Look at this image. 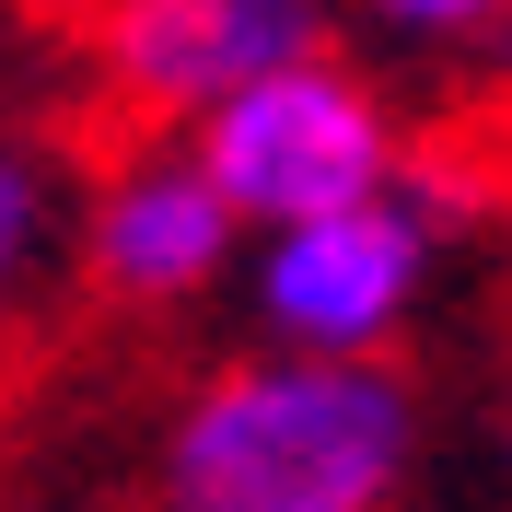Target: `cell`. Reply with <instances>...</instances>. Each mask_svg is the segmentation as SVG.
<instances>
[{"label":"cell","instance_id":"2","mask_svg":"<svg viewBox=\"0 0 512 512\" xmlns=\"http://www.w3.org/2000/svg\"><path fill=\"white\" fill-rule=\"evenodd\" d=\"M443 198L419 187V175H384V187L338 198V210H303V222H268L245 233V303H256V338H280V350H396L443 280Z\"/></svg>","mask_w":512,"mask_h":512},{"label":"cell","instance_id":"1","mask_svg":"<svg viewBox=\"0 0 512 512\" xmlns=\"http://www.w3.org/2000/svg\"><path fill=\"white\" fill-rule=\"evenodd\" d=\"M419 384L396 350H245L163 408L152 512H396L419 478Z\"/></svg>","mask_w":512,"mask_h":512},{"label":"cell","instance_id":"4","mask_svg":"<svg viewBox=\"0 0 512 512\" xmlns=\"http://www.w3.org/2000/svg\"><path fill=\"white\" fill-rule=\"evenodd\" d=\"M70 268L105 315H187L245 268V210L210 187V163L175 140H140L82 187L70 210Z\"/></svg>","mask_w":512,"mask_h":512},{"label":"cell","instance_id":"6","mask_svg":"<svg viewBox=\"0 0 512 512\" xmlns=\"http://www.w3.org/2000/svg\"><path fill=\"white\" fill-rule=\"evenodd\" d=\"M59 245H70V175L24 128H0V315L59 268Z\"/></svg>","mask_w":512,"mask_h":512},{"label":"cell","instance_id":"7","mask_svg":"<svg viewBox=\"0 0 512 512\" xmlns=\"http://www.w3.org/2000/svg\"><path fill=\"white\" fill-rule=\"evenodd\" d=\"M384 35H408V47H489L512 35V0H361Z\"/></svg>","mask_w":512,"mask_h":512},{"label":"cell","instance_id":"8","mask_svg":"<svg viewBox=\"0 0 512 512\" xmlns=\"http://www.w3.org/2000/svg\"><path fill=\"white\" fill-rule=\"evenodd\" d=\"M501 478H512V396H501Z\"/></svg>","mask_w":512,"mask_h":512},{"label":"cell","instance_id":"3","mask_svg":"<svg viewBox=\"0 0 512 512\" xmlns=\"http://www.w3.org/2000/svg\"><path fill=\"white\" fill-rule=\"evenodd\" d=\"M187 152L245 210V233H268V222H303V210H338V198L408 175V128H396L384 82H361L338 47H315V59L233 82L210 117H187Z\"/></svg>","mask_w":512,"mask_h":512},{"label":"cell","instance_id":"5","mask_svg":"<svg viewBox=\"0 0 512 512\" xmlns=\"http://www.w3.org/2000/svg\"><path fill=\"white\" fill-rule=\"evenodd\" d=\"M338 47V0H82V59L140 128H187L280 59Z\"/></svg>","mask_w":512,"mask_h":512}]
</instances>
